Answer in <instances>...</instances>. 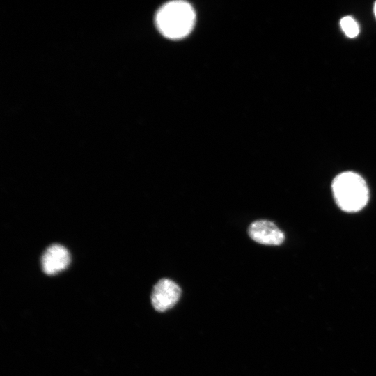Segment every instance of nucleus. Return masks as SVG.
Segmentation results:
<instances>
[{
    "mask_svg": "<svg viewBox=\"0 0 376 376\" xmlns=\"http://www.w3.org/2000/svg\"><path fill=\"white\" fill-rule=\"evenodd\" d=\"M40 263L43 272L52 276L68 267L70 263V255L65 246L54 244L45 249L42 255Z\"/></svg>",
    "mask_w": 376,
    "mask_h": 376,
    "instance_id": "nucleus-4",
    "label": "nucleus"
},
{
    "mask_svg": "<svg viewBox=\"0 0 376 376\" xmlns=\"http://www.w3.org/2000/svg\"><path fill=\"white\" fill-rule=\"evenodd\" d=\"M180 295L181 289L176 283L169 279H162L152 288V305L157 311H165L176 304Z\"/></svg>",
    "mask_w": 376,
    "mask_h": 376,
    "instance_id": "nucleus-3",
    "label": "nucleus"
},
{
    "mask_svg": "<svg viewBox=\"0 0 376 376\" xmlns=\"http://www.w3.org/2000/svg\"><path fill=\"white\" fill-rule=\"evenodd\" d=\"M331 189L336 204L345 212H358L368 203L366 182L357 173L347 171L338 174L332 182Z\"/></svg>",
    "mask_w": 376,
    "mask_h": 376,
    "instance_id": "nucleus-2",
    "label": "nucleus"
},
{
    "mask_svg": "<svg viewBox=\"0 0 376 376\" xmlns=\"http://www.w3.org/2000/svg\"><path fill=\"white\" fill-rule=\"evenodd\" d=\"M340 24L347 37L354 38L359 34V25L352 17L346 16L343 17L340 19Z\"/></svg>",
    "mask_w": 376,
    "mask_h": 376,
    "instance_id": "nucleus-6",
    "label": "nucleus"
},
{
    "mask_svg": "<svg viewBox=\"0 0 376 376\" xmlns=\"http://www.w3.org/2000/svg\"><path fill=\"white\" fill-rule=\"evenodd\" d=\"M159 32L171 39L187 36L194 27L195 12L192 6L183 1H174L163 5L155 17Z\"/></svg>",
    "mask_w": 376,
    "mask_h": 376,
    "instance_id": "nucleus-1",
    "label": "nucleus"
},
{
    "mask_svg": "<svg viewBox=\"0 0 376 376\" xmlns=\"http://www.w3.org/2000/svg\"><path fill=\"white\" fill-rule=\"evenodd\" d=\"M248 233L253 241L265 245H280L285 240L284 233L268 220L253 221L249 226Z\"/></svg>",
    "mask_w": 376,
    "mask_h": 376,
    "instance_id": "nucleus-5",
    "label": "nucleus"
},
{
    "mask_svg": "<svg viewBox=\"0 0 376 376\" xmlns=\"http://www.w3.org/2000/svg\"><path fill=\"white\" fill-rule=\"evenodd\" d=\"M374 13L376 17V2L375 3V6H374Z\"/></svg>",
    "mask_w": 376,
    "mask_h": 376,
    "instance_id": "nucleus-7",
    "label": "nucleus"
}]
</instances>
